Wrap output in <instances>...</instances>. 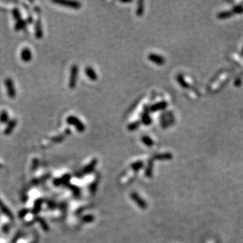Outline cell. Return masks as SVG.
I'll return each mask as SVG.
<instances>
[{
  "instance_id": "cell-1",
  "label": "cell",
  "mask_w": 243,
  "mask_h": 243,
  "mask_svg": "<svg viewBox=\"0 0 243 243\" xmlns=\"http://www.w3.org/2000/svg\"><path fill=\"white\" fill-rule=\"evenodd\" d=\"M67 122H69L70 124L74 125L79 131H83L84 130V126H83V123L76 117H72V116L69 117V118H67Z\"/></svg>"
},
{
  "instance_id": "cell-2",
  "label": "cell",
  "mask_w": 243,
  "mask_h": 243,
  "mask_svg": "<svg viewBox=\"0 0 243 243\" xmlns=\"http://www.w3.org/2000/svg\"><path fill=\"white\" fill-rule=\"evenodd\" d=\"M6 86L7 87V93H8V95H9L10 98H13L15 97L16 95V91L15 89H14V85H13V83L12 81V80L10 79H7L6 82Z\"/></svg>"
},
{
  "instance_id": "cell-3",
  "label": "cell",
  "mask_w": 243,
  "mask_h": 243,
  "mask_svg": "<svg viewBox=\"0 0 243 243\" xmlns=\"http://www.w3.org/2000/svg\"><path fill=\"white\" fill-rule=\"evenodd\" d=\"M77 72H78V68L76 65H73L71 70V76H70L69 86L71 88H73L76 86V79H77Z\"/></svg>"
},
{
  "instance_id": "cell-4",
  "label": "cell",
  "mask_w": 243,
  "mask_h": 243,
  "mask_svg": "<svg viewBox=\"0 0 243 243\" xmlns=\"http://www.w3.org/2000/svg\"><path fill=\"white\" fill-rule=\"evenodd\" d=\"M21 56V59L23 61H29L32 59V52L28 48L25 47L22 50Z\"/></svg>"
},
{
  "instance_id": "cell-5",
  "label": "cell",
  "mask_w": 243,
  "mask_h": 243,
  "mask_svg": "<svg viewBox=\"0 0 243 243\" xmlns=\"http://www.w3.org/2000/svg\"><path fill=\"white\" fill-rule=\"evenodd\" d=\"M56 3L68 6L69 7H71V8H73V9H78V8L81 7V4L77 2H63V1H61V2H56Z\"/></svg>"
},
{
  "instance_id": "cell-6",
  "label": "cell",
  "mask_w": 243,
  "mask_h": 243,
  "mask_svg": "<svg viewBox=\"0 0 243 243\" xmlns=\"http://www.w3.org/2000/svg\"><path fill=\"white\" fill-rule=\"evenodd\" d=\"M86 74H87V76H88L91 80H96V78H97L96 73L95 72V71L90 67L86 68Z\"/></svg>"
},
{
  "instance_id": "cell-7",
  "label": "cell",
  "mask_w": 243,
  "mask_h": 243,
  "mask_svg": "<svg viewBox=\"0 0 243 243\" xmlns=\"http://www.w3.org/2000/svg\"><path fill=\"white\" fill-rule=\"evenodd\" d=\"M131 197H132L133 199L135 200V202H136V203H138V205H139V206L143 207V208H145L146 204L144 203V202H143V201H142V200L139 198V196L136 195V194H132V196H131Z\"/></svg>"
},
{
  "instance_id": "cell-8",
  "label": "cell",
  "mask_w": 243,
  "mask_h": 243,
  "mask_svg": "<svg viewBox=\"0 0 243 243\" xmlns=\"http://www.w3.org/2000/svg\"><path fill=\"white\" fill-rule=\"evenodd\" d=\"M16 125V120H12V121L10 122L9 124V125H8V127H7V128L6 129V131H5V134H10V133L12 131V130H13V128H14V127H15Z\"/></svg>"
},
{
  "instance_id": "cell-9",
  "label": "cell",
  "mask_w": 243,
  "mask_h": 243,
  "mask_svg": "<svg viewBox=\"0 0 243 243\" xmlns=\"http://www.w3.org/2000/svg\"><path fill=\"white\" fill-rule=\"evenodd\" d=\"M7 120H8V113L7 111L3 110L0 114V121L5 123L7 121Z\"/></svg>"
}]
</instances>
